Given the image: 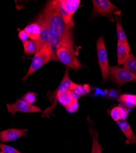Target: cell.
<instances>
[{"mask_svg":"<svg viewBox=\"0 0 136 153\" xmlns=\"http://www.w3.org/2000/svg\"><path fill=\"white\" fill-rule=\"evenodd\" d=\"M39 16L45 22L50 31L60 38L63 47L76 55L71 27L65 23L61 15L58 1H49Z\"/></svg>","mask_w":136,"mask_h":153,"instance_id":"cell-1","label":"cell"},{"mask_svg":"<svg viewBox=\"0 0 136 153\" xmlns=\"http://www.w3.org/2000/svg\"><path fill=\"white\" fill-rule=\"evenodd\" d=\"M52 47L50 44L47 42L42 46L38 52H36V54L32 59L30 67L27 74L23 78V81L25 82L31 75L39 69L48 61H50L52 59Z\"/></svg>","mask_w":136,"mask_h":153,"instance_id":"cell-2","label":"cell"},{"mask_svg":"<svg viewBox=\"0 0 136 153\" xmlns=\"http://www.w3.org/2000/svg\"><path fill=\"white\" fill-rule=\"evenodd\" d=\"M75 84L76 83L73 82L70 79L69 76L68 70L66 69L65 71V73L63 78V80H61L59 85L58 86L56 90L54 92L49 91L48 93V97L52 102V105L51 107H49L48 108H47L44 111L42 117H48L49 114H50V113L54 110V109L57 105V103L58 102L57 100L58 94L60 93H63L65 91L71 90L72 88L74 87V86L75 85Z\"/></svg>","mask_w":136,"mask_h":153,"instance_id":"cell-3","label":"cell"},{"mask_svg":"<svg viewBox=\"0 0 136 153\" xmlns=\"http://www.w3.org/2000/svg\"><path fill=\"white\" fill-rule=\"evenodd\" d=\"M109 78L116 85L120 86L125 83L136 81V74L119 66H110Z\"/></svg>","mask_w":136,"mask_h":153,"instance_id":"cell-4","label":"cell"},{"mask_svg":"<svg viewBox=\"0 0 136 153\" xmlns=\"http://www.w3.org/2000/svg\"><path fill=\"white\" fill-rule=\"evenodd\" d=\"M96 48L98 62L100 66L103 81L104 82H106L109 78L110 66L109 65L108 55L103 36L100 37L97 40Z\"/></svg>","mask_w":136,"mask_h":153,"instance_id":"cell-5","label":"cell"},{"mask_svg":"<svg viewBox=\"0 0 136 153\" xmlns=\"http://www.w3.org/2000/svg\"><path fill=\"white\" fill-rule=\"evenodd\" d=\"M56 57L59 61L74 71L79 70L83 66L76 55L65 47L61 46L57 50Z\"/></svg>","mask_w":136,"mask_h":153,"instance_id":"cell-6","label":"cell"},{"mask_svg":"<svg viewBox=\"0 0 136 153\" xmlns=\"http://www.w3.org/2000/svg\"><path fill=\"white\" fill-rule=\"evenodd\" d=\"M93 10L91 18L94 19L97 16H105L112 17L115 10L117 9L116 6L109 0H93Z\"/></svg>","mask_w":136,"mask_h":153,"instance_id":"cell-7","label":"cell"},{"mask_svg":"<svg viewBox=\"0 0 136 153\" xmlns=\"http://www.w3.org/2000/svg\"><path fill=\"white\" fill-rule=\"evenodd\" d=\"M6 107L7 111L12 114H14L16 112L38 113L41 111L39 107L31 105L22 99H17L14 104H7Z\"/></svg>","mask_w":136,"mask_h":153,"instance_id":"cell-8","label":"cell"},{"mask_svg":"<svg viewBox=\"0 0 136 153\" xmlns=\"http://www.w3.org/2000/svg\"><path fill=\"white\" fill-rule=\"evenodd\" d=\"M28 129L11 128L0 132V140L3 143L15 141L24 136H26Z\"/></svg>","mask_w":136,"mask_h":153,"instance_id":"cell-9","label":"cell"},{"mask_svg":"<svg viewBox=\"0 0 136 153\" xmlns=\"http://www.w3.org/2000/svg\"><path fill=\"white\" fill-rule=\"evenodd\" d=\"M37 22L39 24L41 27V33L38 39L34 41L36 47V52H38L45 44L49 42L51 34V31L48 29L45 22L40 16H39L38 20H37Z\"/></svg>","mask_w":136,"mask_h":153,"instance_id":"cell-10","label":"cell"},{"mask_svg":"<svg viewBox=\"0 0 136 153\" xmlns=\"http://www.w3.org/2000/svg\"><path fill=\"white\" fill-rule=\"evenodd\" d=\"M117 124L121 132L126 137V143H136V135L133 132L129 123L126 121H119L117 122Z\"/></svg>","mask_w":136,"mask_h":153,"instance_id":"cell-11","label":"cell"},{"mask_svg":"<svg viewBox=\"0 0 136 153\" xmlns=\"http://www.w3.org/2000/svg\"><path fill=\"white\" fill-rule=\"evenodd\" d=\"M89 131L93 139L91 153H103L102 152L104 149L103 146L100 145V142H99V134L97 132L95 129L93 125V123L92 124H90L89 123Z\"/></svg>","mask_w":136,"mask_h":153,"instance_id":"cell-12","label":"cell"},{"mask_svg":"<svg viewBox=\"0 0 136 153\" xmlns=\"http://www.w3.org/2000/svg\"><path fill=\"white\" fill-rule=\"evenodd\" d=\"M130 47L118 43L117 45V61L118 65H124L130 54Z\"/></svg>","mask_w":136,"mask_h":153,"instance_id":"cell-13","label":"cell"},{"mask_svg":"<svg viewBox=\"0 0 136 153\" xmlns=\"http://www.w3.org/2000/svg\"><path fill=\"white\" fill-rule=\"evenodd\" d=\"M117 100L120 103L121 105L128 110L132 109L136 106L135 95L134 94H123L120 96Z\"/></svg>","mask_w":136,"mask_h":153,"instance_id":"cell-14","label":"cell"},{"mask_svg":"<svg viewBox=\"0 0 136 153\" xmlns=\"http://www.w3.org/2000/svg\"><path fill=\"white\" fill-rule=\"evenodd\" d=\"M90 91L91 89L89 85H78L77 83L71 90L74 100H78L82 96L86 94Z\"/></svg>","mask_w":136,"mask_h":153,"instance_id":"cell-15","label":"cell"},{"mask_svg":"<svg viewBox=\"0 0 136 153\" xmlns=\"http://www.w3.org/2000/svg\"><path fill=\"white\" fill-rule=\"evenodd\" d=\"M24 30L28 34L30 38L33 41L38 39L41 33V27L38 22H34L29 24Z\"/></svg>","mask_w":136,"mask_h":153,"instance_id":"cell-16","label":"cell"},{"mask_svg":"<svg viewBox=\"0 0 136 153\" xmlns=\"http://www.w3.org/2000/svg\"><path fill=\"white\" fill-rule=\"evenodd\" d=\"M62 3L70 16L73 17L79 6L80 1V0H62Z\"/></svg>","mask_w":136,"mask_h":153,"instance_id":"cell-17","label":"cell"},{"mask_svg":"<svg viewBox=\"0 0 136 153\" xmlns=\"http://www.w3.org/2000/svg\"><path fill=\"white\" fill-rule=\"evenodd\" d=\"M57 100L58 102H59L65 107L68 106L74 100L71 90L59 93L58 94Z\"/></svg>","mask_w":136,"mask_h":153,"instance_id":"cell-18","label":"cell"},{"mask_svg":"<svg viewBox=\"0 0 136 153\" xmlns=\"http://www.w3.org/2000/svg\"><path fill=\"white\" fill-rule=\"evenodd\" d=\"M58 3H59V9L60 13L61 16H62V18L65 23L72 28L74 25L72 17L70 16V14L68 13V11L66 10L62 3V0H59V1H58Z\"/></svg>","mask_w":136,"mask_h":153,"instance_id":"cell-19","label":"cell"},{"mask_svg":"<svg viewBox=\"0 0 136 153\" xmlns=\"http://www.w3.org/2000/svg\"><path fill=\"white\" fill-rule=\"evenodd\" d=\"M117 35L118 43L124 44L126 46L129 47L125 32L124 30H123L120 22L118 20L117 21Z\"/></svg>","mask_w":136,"mask_h":153,"instance_id":"cell-20","label":"cell"},{"mask_svg":"<svg viewBox=\"0 0 136 153\" xmlns=\"http://www.w3.org/2000/svg\"><path fill=\"white\" fill-rule=\"evenodd\" d=\"M124 69L136 74V58L133 54L130 53L128 58L123 65Z\"/></svg>","mask_w":136,"mask_h":153,"instance_id":"cell-21","label":"cell"},{"mask_svg":"<svg viewBox=\"0 0 136 153\" xmlns=\"http://www.w3.org/2000/svg\"><path fill=\"white\" fill-rule=\"evenodd\" d=\"M23 44L24 52L26 55H32L36 52V47L35 43L32 40H28Z\"/></svg>","mask_w":136,"mask_h":153,"instance_id":"cell-22","label":"cell"},{"mask_svg":"<svg viewBox=\"0 0 136 153\" xmlns=\"http://www.w3.org/2000/svg\"><path fill=\"white\" fill-rule=\"evenodd\" d=\"M123 109V106L122 105H118V106H115L112 108V109L111 110L110 114V117H112V118L116 122H118L121 120V111Z\"/></svg>","mask_w":136,"mask_h":153,"instance_id":"cell-23","label":"cell"},{"mask_svg":"<svg viewBox=\"0 0 136 153\" xmlns=\"http://www.w3.org/2000/svg\"><path fill=\"white\" fill-rule=\"evenodd\" d=\"M37 96H38V94L35 93L34 92L30 91L27 93L23 96L22 100L27 102V103L31 105H33L37 101Z\"/></svg>","mask_w":136,"mask_h":153,"instance_id":"cell-24","label":"cell"},{"mask_svg":"<svg viewBox=\"0 0 136 153\" xmlns=\"http://www.w3.org/2000/svg\"><path fill=\"white\" fill-rule=\"evenodd\" d=\"M0 149L5 153H22L15 148L0 143Z\"/></svg>","mask_w":136,"mask_h":153,"instance_id":"cell-25","label":"cell"},{"mask_svg":"<svg viewBox=\"0 0 136 153\" xmlns=\"http://www.w3.org/2000/svg\"><path fill=\"white\" fill-rule=\"evenodd\" d=\"M65 108L66 111L69 113H72L76 112L79 108V104L78 100H73L71 104H70L68 106H67Z\"/></svg>","mask_w":136,"mask_h":153,"instance_id":"cell-26","label":"cell"},{"mask_svg":"<svg viewBox=\"0 0 136 153\" xmlns=\"http://www.w3.org/2000/svg\"><path fill=\"white\" fill-rule=\"evenodd\" d=\"M19 38L20 39V41L24 44L25 42H26L27 41H28V38L29 36L28 34L26 33V31L23 30H21L19 33Z\"/></svg>","mask_w":136,"mask_h":153,"instance_id":"cell-27","label":"cell"},{"mask_svg":"<svg viewBox=\"0 0 136 153\" xmlns=\"http://www.w3.org/2000/svg\"><path fill=\"white\" fill-rule=\"evenodd\" d=\"M128 114H129L128 110L126 109V108H125L124 107H123L120 121H125V120L128 117Z\"/></svg>","mask_w":136,"mask_h":153,"instance_id":"cell-28","label":"cell"},{"mask_svg":"<svg viewBox=\"0 0 136 153\" xmlns=\"http://www.w3.org/2000/svg\"><path fill=\"white\" fill-rule=\"evenodd\" d=\"M0 153H5V152H3V151H1V152H0Z\"/></svg>","mask_w":136,"mask_h":153,"instance_id":"cell-29","label":"cell"},{"mask_svg":"<svg viewBox=\"0 0 136 153\" xmlns=\"http://www.w3.org/2000/svg\"><path fill=\"white\" fill-rule=\"evenodd\" d=\"M135 101H136V95H135Z\"/></svg>","mask_w":136,"mask_h":153,"instance_id":"cell-30","label":"cell"},{"mask_svg":"<svg viewBox=\"0 0 136 153\" xmlns=\"http://www.w3.org/2000/svg\"><path fill=\"white\" fill-rule=\"evenodd\" d=\"M135 82H136V81H135Z\"/></svg>","mask_w":136,"mask_h":153,"instance_id":"cell-31","label":"cell"}]
</instances>
